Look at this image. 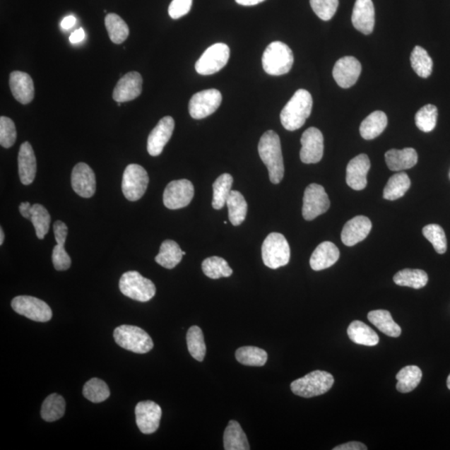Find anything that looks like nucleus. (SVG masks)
<instances>
[{"label": "nucleus", "instance_id": "obj_1", "mask_svg": "<svg viewBox=\"0 0 450 450\" xmlns=\"http://www.w3.org/2000/svg\"><path fill=\"white\" fill-rule=\"evenodd\" d=\"M258 150L261 159L267 167L271 182L280 184L285 174L280 137L275 131H268L259 141Z\"/></svg>", "mask_w": 450, "mask_h": 450}, {"label": "nucleus", "instance_id": "obj_2", "mask_svg": "<svg viewBox=\"0 0 450 450\" xmlns=\"http://www.w3.org/2000/svg\"><path fill=\"white\" fill-rule=\"evenodd\" d=\"M312 108L313 99L310 93L305 90H297L281 111L283 126L289 131L300 129L312 114Z\"/></svg>", "mask_w": 450, "mask_h": 450}, {"label": "nucleus", "instance_id": "obj_3", "mask_svg": "<svg viewBox=\"0 0 450 450\" xmlns=\"http://www.w3.org/2000/svg\"><path fill=\"white\" fill-rule=\"evenodd\" d=\"M293 64V52L289 46L283 42H272L264 50L262 58L263 69L270 76H284L290 71Z\"/></svg>", "mask_w": 450, "mask_h": 450}, {"label": "nucleus", "instance_id": "obj_4", "mask_svg": "<svg viewBox=\"0 0 450 450\" xmlns=\"http://www.w3.org/2000/svg\"><path fill=\"white\" fill-rule=\"evenodd\" d=\"M335 383L333 375L326 371L315 370L303 378L295 380L290 385L295 396L312 398L327 393Z\"/></svg>", "mask_w": 450, "mask_h": 450}, {"label": "nucleus", "instance_id": "obj_5", "mask_svg": "<svg viewBox=\"0 0 450 450\" xmlns=\"http://www.w3.org/2000/svg\"><path fill=\"white\" fill-rule=\"evenodd\" d=\"M114 338L116 344L136 354H146L154 347V343L148 333L137 326H119L114 329Z\"/></svg>", "mask_w": 450, "mask_h": 450}, {"label": "nucleus", "instance_id": "obj_6", "mask_svg": "<svg viewBox=\"0 0 450 450\" xmlns=\"http://www.w3.org/2000/svg\"><path fill=\"white\" fill-rule=\"evenodd\" d=\"M119 285L124 295L139 302H148L156 294L154 283L137 271L124 273L120 278Z\"/></svg>", "mask_w": 450, "mask_h": 450}, {"label": "nucleus", "instance_id": "obj_7", "mask_svg": "<svg viewBox=\"0 0 450 450\" xmlns=\"http://www.w3.org/2000/svg\"><path fill=\"white\" fill-rule=\"evenodd\" d=\"M264 264L272 270L287 266L290 259V248L285 236L271 233L264 239L262 245Z\"/></svg>", "mask_w": 450, "mask_h": 450}, {"label": "nucleus", "instance_id": "obj_8", "mask_svg": "<svg viewBox=\"0 0 450 450\" xmlns=\"http://www.w3.org/2000/svg\"><path fill=\"white\" fill-rule=\"evenodd\" d=\"M150 178L142 166L132 164L125 169L122 180V191L129 201H137L146 194Z\"/></svg>", "mask_w": 450, "mask_h": 450}, {"label": "nucleus", "instance_id": "obj_9", "mask_svg": "<svg viewBox=\"0 0 450 450\" xmlns=\"http://www.w3.org/2000/svg\"><path fill=\"white\" fill-rule=\"evenodd\" d=\"M11 306L15 312L36 322H48L53 313L48 304L35 297L21 295L13 298Z\"/></svg>", "mask_w": 450, "mask_h": 450}, {"label": "nucleus", "instance_id": "obj_10", "mask_svg": "<svg viewBox=\"0 0 450 450\" xmlns=\"http://www.w3.org/2000/svg\"><path fill=\"white\" fill-rule=\"evenodd\" d=\"M230 55L228 45L223 43L211 45L196 62V72L201 76H211L219 72L228 63Z\"/></svg>", "mask_w": 450, "mask_h": 450}, {"label": "nucleus", "instance_id": "obj_11", "mask_svg": "<svg viewBox=\"0 0 450 450\" xmlns=\"http://www.w3.org/2000/svg\"><path fill=\"white\" fill-rule=\"evenodd\" d=\"M302 213L305 220L312 221L331 207V201L326 189L317 184H309L306 188L303 199Z\"/></svg>", "mask_w": 450, "mask_h": 450}, {"label": "nucleus", "instance_id": "obj_12", "mask_svg": "<svg viewBox=\"0 0 450 450\" xmlns=\"http://www.w3.org/2000/svg\"><path fill=\"white\" fill-rule=\"evenodd\" d=\"M222 102V95L215 89L202 90L189 101V114L194 119H202L215 113Z\"/></svg>", "mask_w": 450, "mask_h": 450}, {"label": "nucleus", "instance_id": "obj_13", "mask_svg": "<svg viewBox=\"0 0 450 450\" xmlns=\"http://www.w3.org/2000/svg\"><path fill=\"white\" fill-rule=\"evenodd\" d=\"M194 188L188 179L174 180L167 185L163 196L164 205L170 210H179L191 203Z\"/></svg>", "mask_w": 450, "mask_h": 450}, {"label": "nucleus", "instance_id": "obj_14", "mask_svg": "<svg viewBox=\"0 0 450 450\" xmlns=\"http://www.w3.org/2000/svg\"><path fill=\"white\" fill-rule=\"evenodd\" d=\"M300 160L304 164H317L324 155V136L317 128L306 129L301 137Z\"/></svg>", "mask_w": 450, "mask_h": 450}, {"label": "nucleus", "instance_id": "obj_15", "mask_svg": "<svg viewBox=\"0 0 450 450\" xmlns=\"http://www.w3.org/2000/svg\"><path fill=\"white\" fill-rule=\"evenodd\" d=\"M136 424L143 434H150L159 429L162 410L156 403L139 402L136 407Z\"/></svg>", "mask_w": 450, "mask_h": 450}, {"label": "nucleus", "instance_id": "obj_16", "mask_svg": "<svg viewBox=\"0 0 450 450\" xmlns=\"http://www.w3.org/2000/svg\"><path fill=\"white\" fill-rule=\"evenodd\" d=\"M174 129V120L170 116L162 118L148 138L147 150L151 156H159L170 141Z\"/></svg>", "mask_w": 450, "mask_h": 450}, {"label": "nucleus", "instance_id": "obj_17", "mask_svg": "<svg viewBox=\"0 0 450 450\" xmlns=\"http://www.w3.org/2000/svg\"><path fill=\"white\" fill-rule=\"evenodd\" d=\"M71 184L73 191L82 198H91L96 190L94 171L85 163H78L72 171Z\"/></svg>", "mask_w": 450, "mask_h": 450}, {"label": "nucleus", "instance_id": "obj_18", "mask_svg": "<svg viewBox=\"0 0 450 450\" xmlns=\"http://www.w3.org/2000/svg\"><path fill=\"white\" fill-rule=\"evenodd\" d=\"M143 89V78L141 74L132 71L124 76L116 85L113 99L117 103H125L138 98Z\"/></svg>", "mask_w": 450, "mask_h": 450}, {"label": "nucleus", "instance_id": "obj_19", "mask_svg": "<svg viewBox=\"0 0 450 450\" xmlns=\"http://www.w3.org/2000/svg\"><path fill=\"white\" fill-rule=\"evenodd\" d=\"M361 71L362 66L358 59L346 57L338 60L333 69V76L338 86L348 89L358 81Z\"/></svg>", "mask_w": 450, "mask_h": 450}, {"label": "nucleus", "instance_id": "obj_20", "mask_svg": "<svg viewBox=\"0 0 450 450\" xmlns=\"http://www.w3.org/2000/svg\"><path fill=\"white\" fill-rule=\"evenodd\" d=\"M370 166L369 157L365 154L352 159L346 169L347 184L357 191L365 189L367 186V174Z\"/></svg>", "mask_w": 450, "mask_h": 450}, {"label": "nucleus", "instance_id": "obj_21", "mask_svg": "<svg viewBox=\"0 0 450 450\" xmlns=\"http://www.w3.org/2000/svg\"><path fill=\"white\" fill-rule=\"evenodd\" d=\"M372 229V223L365 216H356L348 221L341 233L342 242L346 246H354L363 241Z\"/></svg>", "mask_w": 450, "mask_h": 450}, {"label": "nucleus", "instance_id": "obj_22", "mask_svg": "<svg viewBox=\"0 0 450 450\" xmlns=\"http://www.w3.org/2000/svg\"><path fill=\"white\" fill-rule=\"evenodd\" d=\"M374 6L372 0H356L352 13V23L362 34L370 35L374 28Z\"/></svg>", "mask_w": 450, "mask_h": 450}, {"label": "nucleus", "instance_id": "obj_23", "mask_svg": "<svg viewBox=\"0 0 450 450\" xmlns=\"http://www.w3.org/2000/svg\"><path fill=\"white\" fill-rule=\"evenodd\" d=\"M9 87H11L12 95L20 104L28 105L34 100V81L27 73L12 72L9 76Z\"/></svg>", "mask_w": 450, "mask_h": 450}, {"label": "nucleus", "instance_id": "obj_24", "mask_svg": "<svg viewBox=\"0 0 450 450\" xmlns=\"http://www.w3.org/2000/svg\"><path fill=\"white\" fill-rule=\"evenodd\" d=\"M18 164L21 183L25 185L33 183L37 172V161L33 148L29 142L22 143L18 152Z\"/></svg>", "mask_w": 450, "mask_h": 450}, {"label": "nucleus", "instance_id": "obj_25", "mask_svg": "<svg viewBox=\"0 0 450 450\" xmlns=\"http://www.w3.org/2000/svg\"><path fill=\"white\" fill-rule=\"evenodd\" d=\"M340 250L337 246L326 241L317 246L310 258V266L314 271L326 270L335 264L340 259Z\"/></svg>", "mask_w": 450, "mask_h": 450}, {"label": "nucleus", "instance_id": "obj_26", "mask_svg": "<svg viewBox=\"0 0 450 450\" xmlns=\"http://www.w3.org/2000/svg\"><path fill=\"white\" fill-rule=\"evenodd\" d=\"M385 161L389 169L401 171L413 168L418 162V154L415 148H405L403 150H391L385 153Z\"/></svg>", "mask_w": 450, "mask_h": 450}, {"label": "nucleus", "instance_id": "obj_27", "mask_svg": "<svg viewBox=\"0 0 450 450\" xmlns=\"http://www.w3.org/2000/svg\"><path fill=\"white\" fill-rule=\"evenodd\" d=\"M347 333L350 341L357 345L375 346L379 342L377 332L360 320L353 321L348 328Z\"/></svg>", "mask_w": 450, "mask_h": 450}, {"label": "nucleus", "instance_id": "obj_28", "mask_svg": "<svg viewBox=\"0 0 450 450\" xmlns=\"http://www.w3.org/2000/svg\"><path fill=\"white\" fill-rule=\"evenodd\" d=\"M388 124L387 115L383 111H374L364 119L360 128L361 136L367 141L377 138Z\"/></svg>", "mask_w": 450, "mask_h": 450}, {"label": "nucleus", "instance_id": "obj_29", "mask_svg": "<svg viewBox=\"0 0 450 450\" xmlns=\"http://www.w3.org/2000/svg\"><path fill=\"white\" fill-rule=\"evenodd\" d=\"M184 251L174 240L167 239L162 243L160 253L155 257V261L162 267L172 270L182 261Z\"/></svg>", "mask_w": 450, "mask_h": 450}, {"label": "nucleus", "instance_id": "obj_30", "mask_svg": "<svg viewBox=\"0 0 450 450\" xmlns=\"http://www.w3.org/2000/svg\"><path fill=\"white\" fill-rule=\"evenodd\" d=\"M368 319L384 335L393 338L400 337L401 335V328L393 321L391 314L388 310H373L368 314Z\"/></svg>", "mask_w": 450, "mask_h": 450}, {"label": "nucleus", "instance_id": "obj_31", "mask_svg": "<svg viewBox=\"0 0 450 450\" xmlns=\"http://www.w3.org/2000/svg\"><path fill=\"white\" fill-rule=\"evenodd\" d=\"M224 447L226 450H249L247 436L237 421L230 420L224 434Z\"/></svg>", "mask_w": 450, "mask_h": 450}, {"label": "nucleus", "instance_id": "obj_32", "mask_svg": "<svg viewBox=\"0 0 450 450\" xmlns=\"http://www.w3.org/2000/svg\"><path fill=\"white\" fill-rule=\"evenodd\" d=\"M226 206L229 210V219L231 224L238 226L244 221L247 215L248 205L243 194L236 190H231Z\"/></svg>", "mask_w": 450, "mask_h": 450}, {"label": "nucleus", "instance_id": "obj_33", "mask_svg": "<svg viewBox=\"0 0 450 450\" xmlns=\"http://www.w3.org/2000/svg\"><path fill=\"white\" fill-rule=\"evenodd\" d=\"M422 379V371L415 365L403 367L396 375V389L398 392L410 393L416 389Z\"/></svg>", "mask_w": 450, "mask_h": 450}, {"label": "nucleus", "instance_id": "obj_34", "mask_svg": "<svg viewBox=\"0 0 450 450\" xmlns=\"http://www.w3.org/2000/svg\"><path fill=\"white\" fill-rule=\"evenodd\" d=\"M411 181L406 173L394 174L389 179L384 189V198L387 201H396L401 199L409 190Z\"/></svg>", "mask_w": 450, "mask_h": 450}, {"label": "nucleus", "instance_id": "obj_35", "mask_svg": "<svg viewBox=\"0 0 450 450\" xmlns=\"http://www.w3.org/2000/svg\"><path fill=\"white\" fill-rule=\"evenodd\" d=\"M66 401L58 393L50 394L42 405V419L47 422L61 419L66 412Z\"/></svg>", "mask_w": 450, "mask_h": 450}, {"label": "nucleus", "instance_id": "obj_36", "mask_svg": "<svg viewBox=\"0 0 450 450\" xmlns=\"http://www.w3.org/2000/svg\"><path fill=\"white\" fill-rule=\"evenodd\" d=\"M429 278L426 272L421 270L405 268L398 271L393 277V281L397 285L413 288L419 290L424 288L428 283Z\"/></svg>", "mask_w": 450, "mask_h": 450}, {"label": "nucleus", "instance_id": "obj_37", "mask_svg": "<svg viewBox=\"0 0 450 450\" xmlns=\"http://www.w3.org/2000/svg\"><path fill=\"white\" fill-rule=\"evenodd\" d=\"M233 177L230 174H221L213 184L212 206L215 210H221L226 205L231 192Z\"/></svg>", "mask_w": 450, "mask_h": 450}, {"label": "nucleus", "instance_id": "obj_38", "mask_svg": "<svg viewBox=\"0 0 450 450\" xmlns=\"http://www.w3.org/2000/svg\"><path fill=\"white\" fill-rule=\"evenodd\" d=\"M105 27L109 39L114 44H122L129 35V29L126 23L116 13H109L105 17Z\"/></svg>", "mask_w": 450, "mask_h": 450}, {"label": "nucleus", "instance_id": "obj_39", "mask_svg": "<svg viewBox=\"0 0 450 450\" xmlns=\"http://www.w3.org/2000/svg\"><path fill=\"white\" fill-rule=\"evenodd\" d=\"M236 360L240 364L247 366H256L261 367L266 364L268 355L266 350L261 348L254 346L241 347L236 350Z\"/></svg>", "mask_w": 450, "mask_h": 450}, {"label": "nucleus", "instance_id": "obj_40", "mask_svg": "<svg viewBox=\"0 0 450 450\" xmlns=\"http://www.w3.org/2000/svg\"><path fill=\"white\" fill-rule=\"evenodd\" d=\"M413 69L421 78H428L433 71V60L421 46H415L410 55Z\"/></svg>", "mask_w": 450, "mask_h": 450}, {"label": "nucleus", "instance_id": "obj_41", "mask_svg": "<svg viewBox=\"0 0 450 450\" xmlns=\"http://www.w3.org/2000/svg\"><path fill=\"white\" fill-rule=\"evenodd\" d=\"M189 354L194 359L202 362L206 354V345L202 329L198 326L189 328L186 336Z\"/></svg>", "mask_w": 450, "mask_h": 450}, {"label": "nucleus", "instance_id": "obj_42", "mask_svg": "<svg viewBox=\"0 0 450 450\" xmlns=\"http://www.w3.org/2000/svg\"><path fill=\"white\" fill-rule=\"evenodd\" d=\"M202 270L203 273L212 280L230 277L233 273V271L225 259L217 256L205 259L202 263Z\"/></svg>", "mask_w": 450, "mask_h": 450}, {"label": "nucleus", "instance_id": "obj_43", "mask_svg": "<svg viewBox=\"0 0 450 450\" xmlns=\"http://www.w3.org/2000/svg\"><path fill=\"white\" fill-rule=\"evenodd\" d=\"M30 220L35 227L37 237L44 239L50 226L51 217L48 211L40 203H35L32 206Z\"/></svg>", "mask_w": 450, "mask_h": 450}, {"label": "nucleus", "instance_id": "obj_44", "mask_svg": "<svg viewBox=\"0 0 450 450\" xmlns=\"http://www.w3.org/2000/svg\"><path fill=\"white\" fill-rule=\"evenodd\" d=\"M83 396L93 403L104 402L110 396L108 385L100 379L94 378L88 381L83 389Z\"/></svg>", "mask_w": 450, "mask_h": 450}, {"label": "nucleus", "instance_id": "obj_45", "mask_svg": "<svg viewBox=\"0 0 450 450\" xmlns=\"http://www.w3.org/2000/svg\"><path fill=\"white\" fill-rule=\"evenodd\" d=\"M438 109L433 105H427L415 114V124L420 131L429 133L434 131L437 124Z\"/></svg>", "mask_w": 450, "mask_h": 450}, {"label": "nucleus", "instance_id": "obj_46", "mask_svg": "<svg viewBox=\"0 0 450 450\" xmlns=\"http://www.w3.org/2000/svg\"><path fill=\"white\" fill-rule=\"evenodd\" d=\"M425 237L433 244L435 251L443 254L447 250V239L442 226L438 225H426L423 229Z\"/></svg>", "mask_w": 450, "mask_h": 450}, {"label": "nucleus", "instance_id": "obj_47", "mask_svg": "<svg viewBox=\"0 0 450 450\" xmlns=\"http://www.w3.org/2000/svg\"><path fill=\"white\" fill-rule=\"evenodd\" d=\"M17 131L15 123L11 119L1 116L0 118V145L8 148L15 145Z\"/></svg>", "mask_w": 450, "mask_h": 450}, {"label": "nucleus", "instance_id": "obj_48", "mask_svg": "<svg viewBox=\"0 0 450 450\" xmlns=\"http://www.w3.org/2000/svg\"><path fill=\"white\" fill-rule=\"evenodd\" d=\"M310 6L319 18L328 21L336 15L338 0H310Z\"/></svg>", "mask_w": 450, "mask_h": 450}, {"label": "nucleus", "instance_id": "obj_49", "mask_svg": "<svg viewBox=\"0 0 450 450\" xmlns=\"http://www.w3.org/2000/svg\"><path fill=\"white\" fill-rule=\"evenodd\" d=\"M52 261L55 270L58 271H67L71 267V259L64 249V244H57L55 246L52 253Z\"/></svg>", "mask_w": 450, "mask_h": 450}, {"label": "nucleus", "instance_id": "obj_50", "mask_svg": "<svg viewBox=\"0 0 450 450\" xmlns=\"http://www.w3.org/2000/svg\"><path fill=\"white\" fill-rule=\"evenodd\" d=\"M193 0H173L169 7V15L174 20L186 16L192 7Z\"/></svg>", "mask_w": 450, "mask_h": 450}, {"label": "nucleus", "instance_id": "obj_51", "mask_svg": "<svg viewBox=\"0 0 450 450\" xmlns=\"http://www.w3.org/2000/svg\"><path fill=\"white\" fill-rule=\"evenodd\" d=\"M54 234L58 244H66L68 235V227L64 222L57 220L54 224Z\"/></svg>", "mask_w": 450, "mask_h": 450}, {"label": "nucleus", "instance_id": "obj_52", "mask_svg": "<svg viewBox=\"0 0 450 450\" xmlns=\"http://www.w3.org/2000/svg\"><path fill=\"white\" fill-rule=\"evenodd\" d=\"M368 448L366 445L360 442H351L344 444L338 445V446L333 448V450H367Z\"/></svg>", "mask_w": 450, "mask_h": 450}, {"label": "nucleus", "instance_id": "obj_53", "mask_svg": "<svg viewBox=\"0 0 450 450\" xmlns=\"http://www.w3.org/2000/svg\"><path fill=\"white\" fill-rule=\"evenodd\" d=\"M85 30H83L82 28H81V29L73 32V33L71 35V37H69V41H71L72 44L81 43V41L85 40Z\"/></svg>", "mask_w": 450, "mask_h": 450}, {"label": "nucleus", "instance_id": "obj_54", "mask_svg": "<svg viewBox=\"0 0 450 450\" xmlns=\"http://www.w3.org/2000/svg\"><path fill=\"white\" fill-rule=\"evenodd\" d=\"M32 206H31L30 203L29 202H24L20 203V208H20L21 215L23 217H25V219L30 220Z\"/></svg>", "mask_w": 450, "mask_h": 450}, {"label": "nucleus", "instance_id": "obj_55", "mask_svg": "<svg viewBox=\"0 0 450 450\" xmlns=\"http://www.w3.org/2000/svg\"><path fill=\"white\" fill-rule=\"evenodd\" d=\"M76 18L73 16H69L66 18H64V20L61 22V27L63 28L64 30H69L71 29V28L76 25Z\"/></svg>", "mask_w": 450, "mask_h": 450}, {"label": "nucleus", "instance_id": "obj_56", "mask_svg": "<svg viewBox=\"0 0 450 450\" xmlns=\"http://www.w3.org/2000/svg\"><path fill=\"white\" fill-rule=\"evenodd\" d=\"M236 3L240 4V6H257V4H261L266 0H235Z\"/></svg>", "mask_w": 450, "mask_h": 450}, {"label": "nucleus", "instance_id": "obj_57", "mask_svg": "<svg viewBox=\"0 0 450 450\" xmlns=\"http://www.w3.org/2000/svg\"><path fill=\"white\" fill-rule=\"evenodd\" d=\"M4 240V233L1 227V228H0V245L3 244Z\"/></svg>", "mask_w": 450, "mask_h": 450}, {"label": "nucleus", "instance_id": "obj_58", "mask_svg": "<svg viewBox=\"0 0 450 450\" xmlns=\"http://www.w3.org/2000/svg\"><path fill=\"white\" fill-rule=\"evenodd\" d=\"M447 387L449 389H450V374L449 375V377L447 379Z\"/></svg>", "mask_w": 450, "mask_h": 450}, {"label": "nucleus", "instance_id": "obj_59", "mask_svg": "<svg viewBox=\"0 0 450 450\" xmlns=\"http://www.w3.org/2000/svg\"><path fill=\"white\" fill-rule=\"evenodd\" d=\"M450 175V174H449Z\"/></svg>", "mask_w": 450, "mask_h": 450}]
</instances>
